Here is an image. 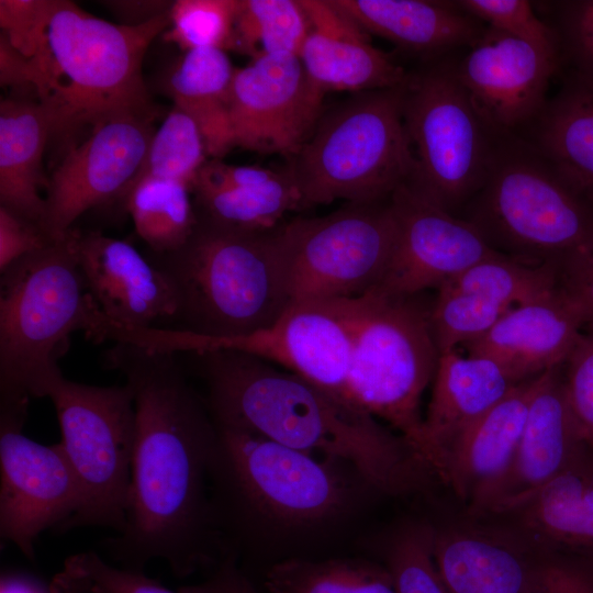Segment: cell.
<instances>
[{"label": "cell", "mask_w": 593, "mask_h": 593, "mask_svg": "<svg viewBox=\"0 0 593 593\" xmlns=\"http://www.w3.org/2000/svg\"><path fill=\"white\" fill-rule=\"evenodd\" d=\"M175 357L123 343L108 353L133 390L136 432L126 526L102 546L122 568L144 571L163 559L184 578L214 563L206 482L217 428Z\"/></svg>", "instance_id": "obj_1"}, {"label": "cell", "mask_w": 593, "mask_h": 593, "mask_svg": "<svg viewBox=\"0 0 593 593\" xmlns=\"http://www.w3.org/2000/svg\"><path fill=\"white\" fill-rule=\"evenodd\" d=\"M193 355L217 425L343 461L391 495L411 493L433 477L401 435L307 379L236 351Z\"/></svg>", "instance_id": "obj_2"}, {"label": "cell", "mask_w": 593, "mask_h": 593, "mask_svg": "<svg viewBox=\"0 0 593 593\" xmlns=\"http://www.w3.org/2000/svg\"><path fill=\"white\" fill-rule=\"evenodd\" d=\"M283 224V223H282ZM282 224L244 232L198 219L188 240L150 260L174 284L175 318L183 331L210 336L255 332L292 304Z\"/></svg>", "instance_id": "obj_3"}, {"label": "cell", "mask_w": 593, "mask_h": 593, "mask_svg": "<svg viewBox=\"0 0 593 593\" xmlns=\"http://www.w3.org/2000/svg\"><path fill=\"white\" fill-rule=\"evenodd\" d=\"M13 262L0 279V411L27 414L63 377L58 359L70 334L92 329L99 307L87 291L74 238Z\"/></svg>", "instance_id": "obj_4"}, {"label": "cell", "mask_w": 593, "mask_h": 593, "mask_svg": "<svg viewBox=\"0 0 593 593\" xmlns=\"http://www.w3.org/2000/svg\"><path fill=\"white\" fill-rule=\"evenodd\" d=\"M170 25L169 13L145 24L111 23L68 0H53L46 48L34 59L44 81L55 134L118 113L154 109L142 76L152 42Z\"/></svg>", "instance_id": "obj_5"}, {"label": "cell", "mask_w": 593, "mask_h": 593, "mask_svg": "<svg viewBox=\"0 0 593 593\" xmlns=\"http://www.w3.org/2000/svg\"><path fill=\"white\" fill-rule=\"evenodd\" d=\"M403 85L354 93L320 119L287 166L303 210L336 200L384 201L410 180L415 161L403 119Z\"/></svg>", "instance_id": "obj_6"}, {"label": "cell", "mask_w": 593, "mask_h": 593, "mask_svg": "<svg viewBox=\"0 0 593 593\" xmlns=\"http://www.w3.org/2000/svg\"><path fill=\"white\" fill-rule=\"evenodd\" d=\"M469 217L493 249L556 266L593 242V212L525 138L501 134Z\"/></svg>", "instance_id": "obj_7"}, {"label": "cell", "mask_w": 593, "mask_h": 593, "mask_svg": "<svg viewBox=\"0 0 593 593\" xmlns=\"http://www.w3.org/2000/svg\"><path fill=\"white\" fill-rule=\"evenodd\" d=\"M421 294L373 288L357 298L348 390L355 404L387 422L428 468L419 405L440 354L430 323L432 302Z\"/></svg>", "instance_id": "obj_8"}, {"label": "cell", "mask_w": 593, "mask_h": 593, "mask_svg": "<svg viewBox=\"0 0 593 593\" xmlns=\"http://www.w3.org/2000/svg\"><path fill=\"white\" fill-rule=\"evenodd\" d=\"M216 428L212 479L240 525L261 518L315 526L348 507L353 488L339 467L347 463L240 429Z\"/></svg>", "instance_id": "obj_9"}, {"label": "cell", "mask_w": 593, "mask_h": 593, "mask_svg": "<svg viewBox=\"0 0 593 593\" xmlns=\"http://www.w3.org/2000/svg\"><path fill=\"white\" fill-rule=\"evenodd\" d=\"M403 119L415 161L406 183L455 214L483 186L501 133L474 105L450 56L407 75Z\"/></svg>", "instance_id": "obj_10"}, {"label": "cell", "mask_w": 593, "mask_h": 593, "mask_svg": "<svg viewBox=\"0 0 593 593\" xmlns=\"http://www.w3.org/2000/svg\"><path fill=\"white\" fill-rule=\"evenodd\" d=\"M357 305V298L293 302L272 324L233 336L107 321L103 339L176 355L211 351L249 355L281 366L354 403L348 390V372Z\"/></svg>", "instance_id": "obj_11"}, {"label": "cell", "mask_w": 593, "mask_h": 593, "mask_svg": "<svg viewBox=\"0 0 593 593\" xmlns=\"http://www.w3.org/2000/svg\"><path fill=\"white\" fill-rule=\"evenodd\" d=\"M80 506L58 530L108 527L121 534L130 506L136 414L130 384L98 387L60 377L48 396Z\"/></svg>", "instance_id": "obj_12"}, {"label": "cell", "mask_w": 593, "mask_h": 593, "mask_svg": "<svg viewBox=\"0 0 593 593\" xmlns=\"http://www.w3.org/2000/svg\"><path fill=\"white\" fill-rule=\"evenodd\" d=\"M292 303L358 298L381 281L398 221L391 198L346 203L322 217L282 224Z\"/></svg>", "instance_id": "obj_13"}, {"label": "cell", "mask_w": 593, "mask_h": 593, "mask_svg": "<svg viewBox=\"0 0 593 593\" xmlns=\"http://www.w3.org/2000/svg\"><path fill=\"white\" fill-rule=\"evenodd\" d=\"M155 111H127L101 120L68 149L45 192L40 228L48 239L64 238L88 210L123 199L155 132Z\"/></svg>", "instance_id": "obj_14"}, {"label": "cell", "mask_w": 593, "mask_h": 593, "mask_svg": "<svg viewBox=\"0 0 593 593\" xmlns=\"http://www.w3.org/2000/svg\"><path fill=\"white\" fill-rule=\"evenodd\" d=\"M25 418L0 412V537L34 560L38 535L75 515L80 493L60 444L26 437Z\"/></svg>", "instance_id": "obj_15"}, {"label": "cell", "mask_w": 593, "mask_h": 593, "mask_svg": "<svg viewBox=\"0 0 593 593\" xmlns=\"http://www.w3.org/2000/svg\"><path fill=\"white\" fill-rule=\"evenodd\" d=\"M324 96L309 82L299 56L260 55L236 68L230 121L233 148L292 158L322 118Z\"/></svg>", "instance_id": "obj_16"}, {"label": "cell", "mask_w": 593, "mask_h": 593, "mask_svg": "<svg viewBox=\"0 0 593 593\" xmlns=\"http://www.w3.org/2000/svg\"><path fill=\"white\" fill-rule=\"evenodd\" d=\"M398 236L389 266L376 289L396 295L438 289L499 251L468 220L457 217L407 183L391 195Z\"/></svg>", "instance_id": "obj_17"}, {"label": "cell", "mask_w": 593, "mask_h": 593, "mask_svg": "<svg viewBox=\"0 0 593 593\" xmlns=\"http://www.w3.org/2000/svg\"><path fill=\"white\" fill-rule=\"evenodd\" d=\"M559 66L532 44L489 26L455 60L456 75L484 120L496 132L514 135L542 113Z\"/></svg>", "instance_id": "obj_18"}, {"label": "cell", "mask_w": 593, "mask_h": 593, "mask_svg": "<svg viewBox=\"0 0 593 593\" xmlns=\"http://www.w3.org/2000/svg\"><path fill=\"white\" fill-rule=\"evenodd\" d=\"M585 446L566 400L559 366L540 377L512 460L470 514L508 513L562 472Z\"/></svg>", "instance_id": "obj_19"}, {"label": "cell", "mask_w": 593, "mask_h": 593, "mask_svg": "<svg viewBox=\"0 0 593 593\" xmlns=\"http://www.w3.org/2000/svg\"><path fill=\"white\" fill-rule=\"evenodd\" d=\"M78 266L102 314L121 325L147 327L175 318L177 292L169 278L125 240L74 230Z\"/></svg>", "instance_id": "obj_20"}, {"label": "cell", "mask_w": 593, "mask_h": 593, "mask_svg": "<svg viewBox=\"0 0 593 593\" xmlns=\"http://www.w3.org/2000/svg\"><path fill=\"white\" fill-rule=\"evenodd\" d=\"M310 23L299 58L310 85L321 94L388 89L409 72L374 47L370 34L331 0H300Z\"/></svg>", "instance_id": "obj_21"}, {"label": "cell", "mask_w": 593, "mask_h": 593, "mask_svg": "<svg viewBox=\"0 0 593 593\" xmlns=\"http://www.w3.org/2000/svg\"><path fill=\"white\" fill-rule=\"evenodd\" d=\"M583 327L581 315L558 288L511 309L489 332L461 348L495 361L518 383L561 366Z\"/></svg>", "instance_id": "obj_22"}, {"label": "cell", "mask_w": 593, "mask_h": 593, "mask_svg": "<svg viewBox=\"0 0 593 593\" xmlns=\"http://www.w3.org/2000/svg\"><path fill=\"white\" fill-rule=\"evenodd\" d=\"M519 383V382H518ZM517 384L493 360L459 349L440 354L423 421L427 465L440 480L444 457L455 439Z\"/></svg>", "instance_id": "obj_23"}, {"label": "cell", "mask_w": 593, "mask_h": 593, "mask_svg": "<svg viewBox=\"0 0 593 593\" xmlns=\"http://www.w3.org/2000/svg\"><path fill=\"white\" fill-rule=\"evenodd\" d=\"M541 376L515 384L446 451L439 481L451 488L469 511L501 478L512 460Z\"/></svg>", "instance_id": "obj_24"}, {"label": "cell", "mask_w": 593, "mask_h": 593, "mask_svg": "<svg viewBox=\"0 0 593 593\" xmlns=\"http://www.w3.org/2000/svg\"><path fill=\"white\" fill-rule=\"evenodd\" d=\"M501 516H513L518 539L539 553L593 558V448L527 501Z\"/></svg>", "instance_id": "obj_25"}, {"label": "cell", "mask_w": 593, "mask_h": 593, "mask_svg": "<svg viewBox=\"0 0 593 593\" xmlns=\"http://www.w3.org/2000/svg\"><path fill=\"white\" fill-rule=\"evenodd\" d=\"M368 34L381 36L425 61L468 48L485 26L456 1L331 0Z\"/></svg>", "instance_id": "obj_26"}, {"label": "cell", "mask_w": 593, "mask_h": 593, "mask_svg": "<svg viewBox=\"0 0 593 593\" xmlns=\"http://www.w3.org/2000/svg\"><path fill=\"white\" fill-rule=\"evenodd\" d=\"M433 556L450 593H530L536 553L518 538L434 527Z\"/></svg>", "instance_id": "obj_27"}, {"label": "cell", "mask_w": 593, "mask_h": 593, "mask_svg": "<svg viewBox=\"0 0 593 593\" xmlns=\"http://www.w3.org/2000/svg\"><path fill=\"white\" fill-rule=\"evenodd\" d=\"M55 134L51 108L31 98L0 103V206L40 227L48 180L43 172L46 144ZM42 231V230H41Z\"/></svg>", "instance_id": "obj_28"}, {"label": "cell", "mask_w": 593, "mask_h": 593, "mask_svg": "<svg viewBox=\"0 0 593 593\" xmlns=\"http://www.w3.org/2000/svg\"><path fill=\"white\" fill-rule=\"evenodd\" d=\"M528 133L525 139L593 212V90L569 79Z\"/></svg>", "instance_id": "obj_29"}, {"label": "cell", "mask_w": 593, "mask_h": 593, "mask_svg": "<svg viewBox=\"0 0 593 593\" xmlns=\"http://www.w3.org/2000/svg\"><path fill=\"white\" fill-rule=\"evenodd\" d=\"M235 69L225 51L197 48L184 52L164 80L174 105L197 122L209 159H222L233 148L230 102Z\"/></svg>", "instance_id": "obj_30"}, {"label": "cell", "mask_w": 593, "mask_h": 593, "mask_svg": "<svg viewBox=\"0 0 593 593\" xmlns=\"http://www.w3.org/2000/svg\"><path fill=\"white\" fill-rule=\"evenodd\" d=\"M262 593H398L383 563L354 557L289 558L265 573Z\"/></svg>", "instance_id": "obj_31"}, {"label": "cell", "mask_w": 593, "mask_h": 593, "mask_svg": "<svg viewBox=\"0 0 593 593\" xmlns=\"http://www.w3.org/2000/svg\"><path fill=\"white\" fill-rule=\"evenodd\" d=\"M191 193L198 219L244 232L275 230L286 214L303 210L301 193L288 168L280 178L262 187L197 188Z\"/></svg>", "instance_id": "obj_32"}, {"label": "cell", "mask_w": 593, "mask_h": 593, "mask_svg": "<svg viewBox=\"0 0 593 593\" xmlns=\"http://www.w3.org/2000/svg\"><path fill=\"white\" fill-rule=\"evenodd\" d=\"M191 194L183 182L157 178H144L126 192V211L150 253L176 250L191 236L198 223Z\"/></svg>", "instance_id": "obj_33"}, {"label": "cell", "mask_w": 593, "mask_h": 593, "mask_svg": "<svg viewBox=\"0 0 593 593\" xmlns=\"http://www.w3.org/2000/svg\"><path fill=\"white\" fill-rule=\"evenodd\" d=\"M309 30L300 0H238L233 51L251 59L260 55L299 56Z\"/></svg>", "instance_id": "obj_34"}, {"label": "cell", "mask_w": 593, "mask_h": 593, "mask_svg": "<svg viewBox=\"0 0 593 593\" xmlns=\"http://www.w3.org/2000/svg\"><path fill=\"white\" fill-rule=\"evenodd\" d=\"M444 284L513 309L556 292L558 277L551 265L534 264L496 253Z\"/></svg>", "instance_id": "obj_35"}, {"label": "cell", "mask_w": 593, "mask_h": 593, "mask_svg": "<svg viewBox=\"0 0 593 593\" xmlns=\"http://www.w3.org/2000/svg\"><path fill=\"white\" fill-rule=\"evenodd\" d=\"M208 159L205 142L197 122L174 105L161 125L155 130L143 164L124 197L133 184L144 178L180 181L191 190L199 170Z\"/></svg>", "instance_id": "obj_36"}, {"label": "cell", "mask_w": 593, "mask_h": 593, "mask_svg": "<svg viewBox=\"0 0 593 593\" xmlns=\"http://www.w3.org/2000/svg\"><path fill=\"white\" fill-rule=\"evenodd\" d=\"M510 310L479 294L440 286L430 306V323L439 354L483 336Z\"/></svg>", "instance_id": "obj_37"}, {"label": "cell", "mask_w": 593, "mask_h": 593, "mask_svg": "<svg viewBox=\"0 0 593 593\" xmlns=\"http://www.w3.org/2000/svg\"><path fill=\"white\" fill-rule=\"evenodd\" d=\"M434 526L407 522L390 536L384 564L398 593H450L433 556Z\"/></svg>", "instance_id": "obj_38"}, {"label": "cell", "mask_w": 593, "mask_h": 593, "mask_svg": "<svg viewBox=\"0 0 593 593\" xmlns=\"http://www.w3.org/2000/svg\"><path fill=\"white\" fill-rule=\"evenodd\" d=\"M238 0H177L170 9L165 42L183 52L197 48L233 49Z\"/></svg>", "instance_id": "obj_39"}, {"label": "cell", "mask_w": 593, "mask_h": 593, "mask_svg": "<svg viewBox=\"0 0 593 593\" xmlns=\"http://www.w3.org/2000/svg\"><path fill=\"white\" fill-rule=\"evenodd\" d=\"M52 580L77 593H181L144 571L111 564L94 551L69 556Z\"/></svg>", "instance_id": "obj_40"}, {"label": "cell", "mask_w": 593, "mask_h": 593, "mask_svg": "<svg viewBox=\"0 0 593 593\" xmlns=\"http://www.w3.org/2000/svg\"><path fill=\"white\" fill-rule=\"evenodd\" d=\"M457 4L489 27L525 41L560 61L559 43L552 27L535 13L526 0H460Z\"/></svg>", "instance_id": "obj_41"}, {"label": "cell", "mask_w": 593, "mask_h": 593, "mask_svg": "<svg viewBox=\"0 0 593 593\" xmlns=\"http://www.w3.org/2000/svg\"><path fill=\"white\" fill-rule=\"evenodd\" d=\"M555 31L562 58L571 65L570 79L593 90V0L556 4Z\"/></svg>", "instance_id": "obj_42"}, {"label": "cell", "mask_w": 593, "mask_h": 593, "mask_svg": "<svg viewBox=\"0 0 593 593\" xmlns=\"http://www.w3.org/2000/svg\"><path fill=\"white\" fill-rule=\"evenodd\" d=\"M560 371L566 400L581 438L593 448V324L583 327Z\"/></svg>", "instance_id": "obj_43"}, {"label": "cell", "mask_w": 593, "mask_h": 593, "mask_svg": "<svg viewBox=\"0 0 593 593\" xmlns=\"http://www.w3.org/2000/svg\"><path fill=\"white\" fill-rule=\"evenodd\" d=\"M53 0H1L0 25L23 55L37 58L46 48Z\"/></svg>", "instance_id": "obj_44"}, {"label": "cell", "mask_w": 593, "mask_h": 593, "mask_svg": "<svg viewBox=\"0 0 593 593\" xmlns=\"http://www.w3.org/2000/svg\"><path fill=\"white\" fill-rule=\"evenodd\" d=\"M535 553L530 593H593V558Z\"/></svg>", "instance_id": "obj_45"}, {"label": "cell", "mask_w": 593, "mask_h": 593, "mask_svg": "<svg viewBox=\"0 0 593 593\" xmlns=\"http://www.w3.org/2000/svg\"><path fill=\"white\" fill-rule=\"evenodd\" d=\"M556 270L559 290L579 312L584 326L593 324V242L561 260Z\"/></svg>", "instance_id": "obj_46"}, {"label": "cell", "mask_w": 593, "mask_h": 593, "mask_svg": "<svg viewBox=\"0 0 593 593\" xmlns=\"http://www.w3.org/2000/svg\"><path fill=\"white\" fill-rule=\"evenodd\" d=\"M284 172L260 166H237L221 159H208L199 170L191 191L206 189H242L262 187L280 178Z\"/></svg>", "instance_id": "obj_47"}, {"label": "cell", "mask_w": 593, "mask_h": 593, "mask_svg": "<svg viewBox=\"0 0 593 593\" xmlns=\"http://www.w3.org/2000/svg\"><path fill=\"white\" fill-rule=\"evenodd\" d=\"M49 242L37 225L0 206V272Z\"/></svg>", "instance_id": "obj_48"}, {"label": "cell", "mask_w": 593, "mask_h": 593, "mask_svg": "<svg viewBox=\"0 0 593 593\" xmlns=\"http://www.w3.org/2000/svg\"><path fill=\"white\" fill-rule=\"evenodd\" d=\"M0 82L20 92L18 97L42 100L44 86L33 58L23 55L9 41L4 32L0 34Z\"/></svg>", "instance_id": "obj_49"}, {"label": "cell", "mask_w": 593, "mask_h": 593, "mask_svg": "<svg viewBox=\"0 0 593 593\" xmlns=\"http://www.w3.org/2000/svg\"><path fill=\"white\" fill-rule=\"evenodd\" d=\"M178 590L181 593H262L232 556L222 559L202 582Z\"/></svg>", "instance_id": "obj_50"}, {"label": "cell", "mask_w": 593, "mask_h": 593, "mask_svg": "<svg viewBox=\"0 0 593 593\" xmlns=\"http://www.w3.org/2000/svg\"><path fill=\"white\" fill-rule=\"evenodd\" d=\"M101 3L121 21V24L136 26L169 13L174 1L116 0Z\"/></svg>", "instance_id": "obj_51"}, {"label": "cell", "mask_w": 593, "mask_h": 593, "mask_svg": "<svg viewBox=\"0 0 593 593\" xmlns=\"http://www.w3.org/2000/svg\"><path fill=\"white\" fill-rule=\"evenodd\" d=\"M0 593H52L49 583L46 585L35 577L20 571L3 572L0 580Z\"/></svg>", "instance_id": "obj_52"}, {"label": "cell", "mask_w": 593, "mask_h": 593, "mask_svg": "<svg viewBox=\"0 0 593 593\" xmlns=\"http://www.w3.org/2000/svg\"><path fill=\"white\" fill-rule=\"evenodd\" d=\"M49 589L52 593H77L53 580L49 582Z\"/></svg>", "instance_id": "obj_53"}]
</instances>
